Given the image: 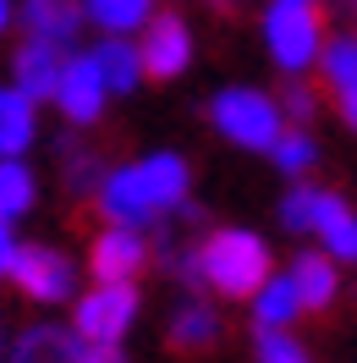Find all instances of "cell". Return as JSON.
Instances as JSON below:
<instances>
[{
  "instance_id": "6da1fadb",
  "label": "cell",
  "mask_w": 357,
  "mask_h": 363,
  "mask_svg": "<svg viewBox=\"0 0 357 363\" xmlns=\"http://www.w3.org/2000/svg\"><path fill=\"white\" fill-rule=\"evenodd\" d=\"M187 160L181 155H149V160H132V165H121L105 177L99 187V209H105V220L110 226H154L165 220L171 209H187Z\"/></svg>"
},
{
  "instance_id": "7a4b0ae2",
  "label": "cell",
  "mask_w": 357,
  "mask_h": 363,
  "mask_svg": "<svg viewBox=\"0 0 357 363\" xmlns=\"http://www.w3.org/2000/svg\"><path fill=\"white\" fill-rule=\"evenodd\" d=\"M198 259H203V286H215L220 297H259L269 281H275V275H269L264 237H253V231H242V226L215 231L198 248Z\"/></svg>"
},
{
  "instance_id": "3957f363",
  "label": "cell",
  "mask_w": 357,
  "mask_h": 363,
  "mask_svg": "<svg viewBox=\"0 0 357 363\" xmlns=\"http://www.w3.org/2000/svg\"><path fill=\"white\" fill-rule=\"evenodd\" d=\"M209 121H215V133L231 138L237 149H264V155H275V143L286 138V111H280V99H269L264 89H220L209 99Z\"/></svg>"
},
{
  "instance_id": "277c9868",
  "label": "cell",
  "mask_w": 357,
  "mask_h": 363,
  "mask_svg": "<svg viewBox=\"0 0 357 363\" xmlns=\"http://www.w3.org/2000/svg\"><path fill=\"white\" fill-rule=\"evenodd\" d=\"M264 45L275 55L280 72H308L313 61H324V23H319V6L302 0H275L264 11Z\"/></svg>"
},
{
  "instance_id": "5b68a950",
  "label": "cell",
  "mask_w": 357,
  "mask_h": 363,
  "mask_svg": "<svg viewBox=\"0 0 357 363\" xmlns=\"http://www.w3.org/2000/svg\"><path fill=\"white\" fill-rule=\"evenodd\" d=\"M0 270L6 281H17L33 303H67L77 275H72V259L55 248H33V242H17L11 231L0 237Z\"/></svg>"
},
{
  "instance_id": "8992f818",
  "label": "cell",
  "mask_w": 357,
  "mask_h": 363,
  "mask_svg": "<svg viewBox=\"0 0 357 363\" xmlns=\"http://www.w3.org/2000/svg\"><path fill=\"white\" fill-rule=\"evenodd\" d=\"M132 319H137V292L132 286H94V292L77 297L72 330L89 341V347H121V336H127Z\"/></svg>"
},
{
  "instance_id": "52a82bcc",
  "label": "cell",
  "mask_w": 357,
  "mask_h": 363,
  "mask_svg": "<svg viewBox=\"0 0 357 363\" xmlns=\"http://www.w3.org/2000/svg\"><path fill=\"white\" fill-rule=\"evenodd\" d=\"M137 50H143V72H149L154 83H171V77H181L187 61H193V28L181 23L176 11H159L154 23L143 28Z\"/></svg>"
},
{
  "instance_id": "ba28073f",
  "label": "cell",
  "mask_w": 357,
  "mask_h": 363,
  "mask_svg": "<svg viewBox=\"0 0 357 363\" xmlns=\"http://www.w3.org/2000/svg\"><path fill=\"white\" fill-rule=\"evenodd\" d=\"M143 259H149V242H143V231L132 226H105L94 237L89 248V270L99 286H132V275L143 270Z\"/></svg>"
},
{
  "instance_id": "9c48e42d",
  "label": "cell",
  "mask_w": 357,
  "mask_h": 363,
  "mask_svg": "<svg viewBox=\"0 0 357 363\" xmlns=\"http://www.w3.org/2000/svg\"><path fill=\"white\" fill-rule=\"evenodd\" d=\"M105 99H110V83H105L99 61H94V50H89V55H72L67 77H61V94H55L61 116H67L72 127H89V121L105 116Z\"/></svg>"
},
{
  "instance_id": "30bf717a",
  "label": "cell",
  "mask_w": 357,
  "mask_h": 363,
  "mask_svg": "<svg viewBox=\"0 0 357 363\" xmlns=\"http://www.w3.org/2000/svg\"><path fill=\"white\" fill-rule=\"evenodd\" d=\"M67 50L45 45V39H23L17 55H11V83L28 94V99H55L61 94V77H67Z\"/></svg>"
},
{
  "instance_id": "8fae6325",
  "label": "cell",
  "mask_w": 357,
  "mask_h": 363,
  "mask_svg": "<svg viewBox=\"0 0 357 363\" xmlns=\"http://www.w3.org/2000/svg\"><path fill=\"white\" fill-rule=\"evenodd\" d=\"M83 358H89V341L67 325H28L6 352V363H83Z\"/></svg>"
},
{
  "instance_id": "7c38bea8",
  "label": "cell",
  "mask_w": 357,
  "mask_h": 363,
  "mask_svg": "<svg viewBox=\"0 0 357 363\" xmlns=\"http://www.w3.org/2000/svg\"><path fill=\"white\" fill-rule=\"evenodd\" d=\"M83 17H89V11H83L77 0H23V11H17V23H23L28 39H45V45H61V50L77 39Z\"/></svg>"
},
{
  "instance_id": "4fadbf2b",
  "label": "cell",
  "mask_w": 357,
  "mask_h": 363,
  "mask_svg": "<svg viewBox=\"0 0 357 363\" xmlns=\"http://www.w3.org/2000/svg\"><path fill=\"white\" fill-rule=\"evenodd\" d=\"M286 275L297 281V292H302V308L324 314V308L335 303V286H341V275H335V259H330V253H297Z\"/></svg>"
},
{
  "instance_id": "5bb4252c",
  "label": "cell",
  "mask_w": 357,
  "mask_h": 363,
  "mask_svg": "<svg viewBox=\"0 0 357 363\" xmlns=\"http://www.w3.org/2000/svg\"><path fill=\"white\" fill-rule=\"evenodd\" d=\"M313 237H324V253H330L335 264H352L357 259V215L335 193L319 199V220H313Z\"/></svg>"
},
{
  "instance_id": "9a60e30c",
  "label": "cell",
  "mask_w": 357,
  "mask_h": 363,
  "mask_svg": "<svg viewBox=\"0 0 357 363\" xmlns=\"http://www.w3.org/2000/svg\"><path fill=\"white\" fill-rule=\"evenodd\" d=\"M33 105H39V99H28L17 83L0 94V149H6V160H23V149L33 143V133H39Z\"/></svg>"
},
{
  "instance_id": "2e32d148",
  "label": "cell",
  "mask_w": 357,
  "mask_h": 363,
  "mask_svg": "<svg viewBox=\"0 0 357 363\" xmlns=\"http://www.w3.org/2000/svg\"><path fill=\"white\" fill-rule=\"evenodd\" d=\"M83 11H89V23H99L110 39H127V33H143V28L154 23V0H83Z\"/></svg>"
},
{
  "instance_id": "e0dca14e",
  "label": "cell",
  "mask_w": 357,
  "mask_h": 363,
  "mask_svg": "<svg viewBox=\"0 0 357 363\" xmlns=\"http://www.w3.org/2000/svg\"><path fill=\"white\" fill-rule=\"evenodd\" d=\"M94 61H99V72H105V83H110V94H132L149 72H143V50L127 45V39H99L94 45Z\"/></svg>"
},
{
  "instance_id": "ac0fdd59",
  "label": "cell",
  "mask_w": 357,
  "mask_h": 363,
  "mask_svg": "<svg viewBox=\"0 0 357 363\" xmlns=\"http://www.w3.org/2000/svg\"><path fill=\"white\" fill-rule=\"evenodd\" d=\"M297 314H302V292H297L291 275H275L264 292L253 297V319H259V330H286Z\"/></svg>"
},
{
  "instance_id": "d6986e66",
  "label": "cell",
  "mask_w": 357,
  "mask_h": 363,
  "mask_svg": "<svg viewBox=\"0 0 357 363\" xmlns=\"http://www.w3.org/2000/svg\"><path fill=\"white\" fill-rule=\"evenodd\" d=\"M220 336V319H215V308L209 303H181L176 314H171V347H181V352H198V347H209V341Z\"/></svg>"
},
{
  "instance_id": "ffe728a7",
  "label": "cell",
  "mask_w": 357,
  "mask_h": 363,
  "mask_svg": "<svg viewBox=\"0 0 357 363\" xmlns=\"http://www.w3.org/2000/svg\"><path fill=\"white\" fill-rule=\"evenodd\" d=\"M28 209H33V171L23 160H6L0 165V220H6V231L17 226V215H28Z\"/></svg>"
},
{
  "instance_id": "44dd1931",
  "label": "cell",
  "mask_w": 357,
  "mask_h": 363,
  "mask_svg": "<svg viewBox=\"0 0 357 363\" xmlns=\"http://www.w3.org/2000/svg\"><path fill=\"white\" fill-rule=\"evenodd\" d=\"M275 165H280V177H308L313 171V160H319V143H313L308 133H302V127H286V138H280V143H275Z\"/></svg>"
},
{
  "instance_id": "7402d4cb",
  "label": "cell",
  "mask_w": 357,
  "mask_h": 363,
  "mask_svg": "<svg viewBox=\"0 0 357 363\" xmlns=\"http://www.w3.org/2000/svg\"><path fill=\"white\" fill-rule=\"evenodd\" d=\"M324 83H330L335 94H346V89H357V39L352 33H341V39H330L324 45Z\"/></svg>"
},
{
  "instance_id": "603a6c76",
  "label": "cell",
  "mask_w": 357,
  "mask_h": 363,
  "mask_svg": "<svg viewBox=\"0 0 357 363\" xmlns=\"http://www.w3.org/2000/svg\"><path fill=\"white\" fill-rule=\"evenodd\" d=\"M319 199H324V187H308V182H297L286 199H280V226L286 231H313V220H319Z\"/></svg>"
},
{
  "instance_id": "cb8c5ba5",
  "label": "cell",
  "mask_w": 357,
  "mask_h": 363,
  "mask_svg": "<svg viewBox=\"0 0 357 363\" xmlns=\"http://www.w3.org/2000/svg\"><path fill=\"white\" fill-rule=\"evenodd\" d=\"M253 352H259V363H308V347L291 330H259Z\"/></svg>"
},
{
  "instance_id": "d4e9b609",
  "label": "cell",
  "mask_w": 357,
  "mask_h": 363,
  "mask_svg": "<svg viewBox=\"0 0 357 363\" xmlns=\"http://www.w3.org/2000/svg\"><path fill=\"white\" fill-rule=\"evenodd\" d=\"M313 105H319V99H313V89H302V83H291V89L280 94V111H286V121H297V127L313 121Z\"/></svg>"
},
{
  "instance_id": "484cf974",
  "label": "cell",
  "mask_w": 357,
  "mask_h": 363,
  "mask_svg": "<svg viewBox=\"0 0 357 363\" xmlns=\"http://www.w3.org/2000/svg\"><path fill=\"white\" fill-rule=\"evenodd\" d=\"M335 105H341V121L357 133V89H346V94H335Z\"/></svg>"
},
{
  "instance_id": "4316f807",
  "label": "cell",
  "mask_w": 357,
  "mask_h": 363,
  "mask_svg": "<svg viewBox=\"0 0 357 363\" xmlns=\"http://www.w3.org/2000/svg\"><path fill=\"white\" fill-rule=\"evenodd\" d=\"M83 363H127V358H121V347H89Z\"/></svg>"
},
{
  "instance_id": "83f0119b",
  "label": "cell",
  "mask_w": 357,
  "mask_h": 363,
  "mask_svg": "<svg viewBox=\"0 0 357 363\" xmlns=\"http://www.w3.org/2000/svg\"><path fill=\"white\" fill-rule=\"evenodd\" d=\"M346 11H352V17H357V0H346Z\"/></svg>"
},
{
  "instance_id": "f1b7e54d",
  "label": "cell",
  "mask_w": 357,
  "mask_h": 363,
  "mask_svg": "<svg viewBox=\"0 0 357 363\" xmlns=\"http://www.w3.org/2000/svg\"><path fill=\"white\" fill-rule=\"evenodd\" d=\"M302 6H313V0H302Z\"/></svg>"
}]
</instances>
